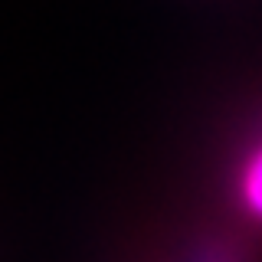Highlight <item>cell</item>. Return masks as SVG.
Returning <instances> with one entry per match:
<instances>
[{"instance_id":"1","label":"cell","mask_w":262,"mask_h":262,"mask_svg":"<svg viewBox=\"0 0 262 262\" xmlns=\"http://www.w3.org/2000/svg\"><path fill=\"white\" fill-rule=\"evenodd\" d=\"M243 200L256 216L262 220V151L252 154V161L246 164V174H243Z\"/></svg>"}]
</instances>
